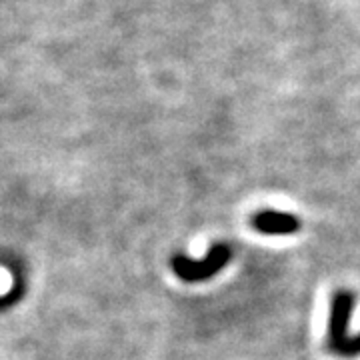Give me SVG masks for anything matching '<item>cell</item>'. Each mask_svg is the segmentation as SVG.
Instances as JSON below:
<instances>
[{"label": "cell", "instance_id": "1", "mask_svg": "<svg viewBox=\"0 0 360 360\" xmlns=\"http://www.w3.org/2000/svg\"><path fill=\"white\" fill-rule=\"evenodd\" d=\"M356 304V298L350 290H336L330 300V316H328V335L326 348L342 359L360 356V335H348L350 316Z\"/></svg>", "mask_w": 360, "mask_h": 360}, {"label": "cell", "instance_id": "2", "mask_svg": "<svg viewBox=\"0 0 360 360\" xmlns=\"http://www.w3.org/2000/svg\"><path fill=\"white\" fill-rule=\"evenodd\" d=\"M232 252L226 245H214L202 260H191V258L176 255L172 258V270L184 283H202L219 274L231 260Z\"/></svg>", "mask_w": 360, "mask_h": 360}, {"label": "cell", "instance_id": "3", "mask_svg": "<svg viewBox=\"0 0 360 360\" xmlns=\"http://www.w3.org/2000/svg\"><path fill=\"white\" fill-rule=\"evenodd\" d=\"M252 229L269 236H286L300 231V219L278 210H260L252 217Z\"/></svg>", "mask_w": 360, "mask_h": 360}]
</instances>
